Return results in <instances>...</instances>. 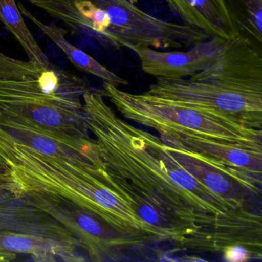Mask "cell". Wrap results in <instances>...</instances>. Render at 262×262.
I'll use <instances>...</instances> for the list:
<instances>
[{
  "label": "cell",
  "mask_w": 262,
  "mask_h": 262,
  "mask_svg": "<svg viewBox=\"0 0 262 262\" xmlns=\"http://www.w3.org/2000/svg\"><path fill=\"white\" fill-rule=\"evenodd\" d=\"M82 103L105 169L169 216L188 237L189 248L255 222V214L213 192L184 168L162 139L120 119L102 90L90 89Z\"/></svg>",
  "instance_id": "1"
},
{
  "label": "cell",
  "mask_w": 262,
  "mask_h": 262,
  "mask_svg": "<svg viewBox=\"0 0 262 262\" xmlns=\"http://www.w3.org/2000/svg\"><path fill=\"white\" fill-rule=\"evenodd\" d=\"M104 169L85 161L42 154L0 136V170L11 176L19 195L34 191L70 201L95 214L133 246L162 242L157 231L102 180Z\"/></svg>",
  "instance_id": "2"
},
{
  "label": "cell",
  "mask_w": 262,
  "mask_h": 262,
  "mask_svg": "<svg viewBox=\"0 0 262 262\" xmlns=\"http://www.w3.org/2000/svg\"><path fill=\"white\" fill-rule=\"evenodd\" d=\"M144 94L219 112L249 128L262 126V55L246 38L227 41L217 59L183 79L156 78Z\"/></svg>",
  "instance_id": "3"
},
{
  "label": "cell",
  "mask_w": 262,
  "mask_h": 262,
  "mask_svg": "<svg viewBox=\"0 0 262 262\" xmlns=\"http://www.w3.org/2000/svg\"><path fill=\"white\" fill-rule=\"evenodd\" d=\"M88 82L52 66L36 78L0 79V110L50 129L90 137L82 96Z\"/></svg>",
  "instance_id": "4"
},
{
  "label": "cell",
  "mask_w": 262,
  "mask_h": 262,
  "mask_svg": "<svg viewBox=\"0 0 262 262\" xmlns=\"http://www.w3.org/2000/svg\"><path fill=\"white\" fill-rule=\"evenodd\" d=\"M104 96L126 119L159 134L188 132L245 145H262L261 131L219 112L180 105L144 94H133L104 82Z\"/></svg>",
  "instance_id": "5"
},
{
  "label": "cell",
  "mask_w": 262,
  "mask_h": 262,
  "mask_svg": "<svg viewBox=\"0 0 262 262\" xmlns=\"http://www.w3.org/2000/svg\"><path fill=\"white\" fill-rule=\"evenodd\" d=\"M161 139L214 164L241 185L257 194L261 184L262 145H245L188 132L165 133Z\"/></svg>",
  "instance_id": "6"
},
{
  "label": "cell",
  "mask_w": 262,
  "mask_h": 262,
  "mask_svg": "<svg viewBox=\"0 0 262 262\" xmlns=\"http://www.w3.org/2000/svg\"><path fill=\"white\" fill-rule=\"evenodd\" d=\"M19 196L27 205L43 211L68 230L91 260H106L119 247L130 245L95 214L70 201L34 191L21 193Z\"/></svg>",
  "instance_id": "7"
},
{
  "label": "cell",
  "mask_w": 262,
  "mask_h": 262,
  "mask_svg": "<svg viewBox=\"0 0 262 262\" xmlns=\"http://www.w3.org/2000/svg\"><path fill=\"white\" fill-rule=\"evenodd\" d=\"M0 136L42 154L85 161L104 169L95 139L50 129L0 110Z\"/></svg>",
  "instance_id": "8"
},
{
  "label": "cell",
  "mask_w": 262,
  "mask_h": 262,
  "mask_svg": "<svg viewBox=\"0 0 262 262\" xmlns=\"http://www.w3.org/2000/svg\"><path fill=\"white\" fill-rule=\"evenodd\" d=\"M227 41L210 38L188 50L162 51L145 46L128 47L138 56L142 71L156 78L183 79L205 70L222 53Z\"/></svg>",
  "instance_id": "9"
},
{
  "label": "cell",
  "mask_w": 262,
  "mask_h": 262,
  "mask_svg": "<svg viewBox=\"0 0 262 262\" xmlns=\"http://www.w3.org/2000/svg\"><path fill=\"white\" fill-rule=\"evenodd\" d=\"M184 24L225 41L242 37L225 0H166Z\"/></svg>",
  "instance_id": "10"
},
{
  "label": "cell",
  "mask_w": 262,
  "mask_h": 262,
  "mask_svg": "<svg viewBox=\"0 0 262 262\" xmlns=\"http://www.w3.org/2000/svg\"><path fill=\"white\" fill-rule=\"evenodd\" d=\"M0 251L28 254L36 261H84L85 257L78 252V247L59 241L26 233L0 230Z\"/></svg>",
  "instance_id": "11"
},
{
  "label": "cell",
  "mask_w": 262,
  "mask_h": 262,
  "mask_svg": "<svg viewBox=\"0 0 262 262\" xmlns=\"http://www.w3.org/2000/svg\"><path fill=\"white\" fill-rule=\"evenodd\" d=\"M167 147L174 159L211 191L222 196L235 206L245 208L244 194L246 191H251L250 190L201 156L170 145H167Z\"/></svg>",
  "instance_id": "12"
},
{
  "label": "cell",
  "mask_w": 262,
  "mask_h": 262,
  "mask_svg": "<svg viewBox=\"0 0 262 262\" xmlns=\"http://www.w3.org/2000/svg\"><path fill=\"white\" fill-rule=\"evenodd\" d=\"M17 5L23 16L30 19L46 36H48L65 53L69 60L78 70L93 75L102 79L104 82L111 84L118 88H119V86H126L128 85V81L122 79V77L108 70L105 66L102 65L94 58L69 42L66 38L67 30L54 24H44L36 16H33L24 7L22 3H18Z\"/></svg>",
  "instance_id": "13"
},
{
  "label": "cell",
  "mask_w": 262,
  "mask_h": 262,
  "mask_svg": "<svg viewBox=\"0 0 262 262\" xmlns=\"http://www.w3.org/2000/svg\"><path fill=\"white\" fill-rule=\"evenodd\" d=\"M0 22L16 38L28 56L29 60L37 62L44 69L52 64L37 41L26 25L22 13L15 0H0Z\"/></svg>",
  "instance_id": "14"
},
{
  "label": "cell",
  "mask_w": 262,
  "mask_h": 262,
  "mask_svg": "<svg viewBox=\"0 0 262 262\" xmlns=\"http://www.w3.org/2000/svg\"><path fill=\"white\" fill-rule=\"evenodd\" d=\"M225 1L237 24L242 37L261 45L262 0Z\"/></svg>",
  "instance_id": "15"
},
{
  "label": "cell",
  "mask_w": 262,
  "mask_h": 262,
  "mask_svg": "<svg viewBox=\"0 0 262 262\" xmlns=\"http://www.w3.org/2000/svg\"><path fill=\"white\" fill-rule=\"evenodd\" d=\"M42 67L34 61H22L0 52V79L19 80L36 77Z\"/></svg>",
  "instance_id": "16"
},
{
  "label": "cell",
  "mask_w": 262,
  "mask_h": 262,
  "mask_svg": "<svg viewBox=\"0 0 262 262\" xmlns=\"http://www.w3.org/2000/svg\"><path fill=\"white\" fill-rule=\"evenodd\" d=\"M222 251L225 260L230 262L248 261L252 256L246 247L239 245H228L225 247Z\"/></svg>",
  "instance_id": "17"
},
{
  "label": "cell",
  "mask_w": 262,
  "mask_h": 262,
  "mask_svg": "<svg viewBox=\"0 0 262 262\" xmlns=\"http://www.w3.org/2000/svg\"><path fill=\"white\" fill-rule=\"evenodd\" d=\"M19 189L14 181L8 173L0 170V195L12 194L17 196Z\"/></svg>",
  "instance_id": "18"
},
{
  "label": "cell",
  "mask_w": 262,
  "mask_h": 262,
  "mask_svg": "<svg viewBox=\"0 0 262 262\" xmlns=\"http://www.w3.org/2000/svg\"><path fill=\"white\" fill-rule=\"evenodd\" d=\"M11 259V254L7 251H0V262H8Z\"/></svg>",
  "instance_id": "19"
},
{
  "label": "cell",
  "mask_w": 262,
  "mask_h": 262,
  "mask_svg": "<svg viewBox=\"0 0 262 262\" xmlns=\"http://www.w3.org/2000/svg\"><path fill=\"white\" fill-rule=\"evenodd\" d=\"M129 1H131L133 4H136V3H137L138 0H129Z\"/></svg>",
  "instance_id": "20"
}]
</instances>
